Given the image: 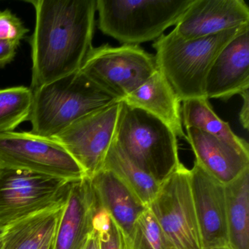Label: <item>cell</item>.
Returning a JSON list of instances; mask_svg holds the SVG:
<instances>
[{"label":"cell","mask_w":249,"mask_h":249,"mask_svg":"<svg viewBox=\"0 0 249 249\" xmlns=\"http://www.w3.org/2000/svg\"><path fill=\"white\" fill-rule=\"evenodd\" d=\"M100 208L89 178L72 181L50 249H82Z\"/></svg>","instance_id":"obj_13"},{"label":"cell","mask_w":249,"mask_h":249,"mask_svg":"<svg viewBox=\"0 0 249 249\" xmlns=\"http://www.w3.org/2000/svg\"><path fill=\"white\" fill-rule=\"evenodd\" d=\"M200 249H234L230 243L226 244L217 245V246H210V247L202 248Z\"/></svg>","instance_id":"obj_29"},{"label":"cell","mask_w":249,"mask_h":249,"mask_svg":"<svg viewBox=\"0 0 249 249\" xmlns=\"http://www.w3.org/2000/svg\"><path fill=\"white\" fill-rule=\"evenodd\" d=\"M71 183L47 175L0 168V227L6 228L66 200Z\"/></svg>","instance_id":"obj_7"},{"label":"cell","mask_w":249,"mask_h":249,"mask_svg":"<svg viewBox=\"0 0 249 249\" xmlns=\"http://www.w3.org/2000/svg\"><path fill=\"white\" fill-rule=\"evenodd\" d=\"M249 88V24L218 53L205 80L207 98L227 100Z\"/></svg>","instance_id":"obj_14"},{"label":"cell","mask_w":249,"mask_h":249,"mask_svg":"<svg viewBox=\"0 0 249 249\" xmlns=\"http://www.w3.org/2000/svg\"><path fill=\"white\" fill-rule=\"evenodd\" d=\"M114 141L160 184L181 164L177 137L171 129L155 116L123 101Z\"/></svg>","instance_id":"obj_4"},{"label":"cell","mask_w":249,"mask_h":249,"mask_svg":"<svg viewBox=\"0 0 249 249\" xmlns=\"http://www.w3.org/2000/svg\"><path fill=\"white\" fill-rule=\"evenodd\" d=\"M67 199L6 227L2 249H40L56 232Z\"/></svg>","instance_id":"obj_18"},{"label":"cell","mask_w":249,"mask_h":249,"mask_svg":"<svg viewBox=\"0 0 249 249\" xmlns=\"http://www.w3.org/2000/svg\"><path fill=\"white\" fill-rule=\"evenodd\" d=\"M94 229L99 233L100 249H122V234L113 220L110 225Z\"/></svg>","instance_id":"obj_25"},{"label":"cell","mask_w":249,"mask_h":249,"mask_svg":"<svg viewBox=\"0 0 249 249\" xmlns=\"http://www.w3.org/2000/svg\"><path fill=\"white\" fill-rule=\"evenodd\" d=\"M102 169L115 175L145 208L149 207L158 193L160 183L140 168L114 140L107 151Z\"/></svg>","instance_id":"obj_19"},{"label":"cell","mask_w":249,"mask_h":249,"mask_svg":"<svg viewBox=\"0 0 249 249\" xmlns=\"http://www.w3.org/2000/svg\"><path fill=\"white\" fill-rule=\"evenodd\" d=\"M5 228L0 227V249H2V240H3L4 235H5Z\"/></svg>","instance_id":"obj_30"},{"label":"cell","mask_w":249,"mask_h":249,"mask_svg":"<svg viewBox=\"0 0 249 249\" xmlns=\"http://www.w3.org/2000/svg\"><path fill=\"white\" fill-rule=\"evenodd\" d=\"M30 132L52 138L81 118L115 102L81 71L33 91Z\"/></svg>","instance_id":"obj_3"},{"label":"cell","mask_w":249,"mask_h":249,"mask_svg":"<svg viewBox=\"0 0 249 249\" xmlns=\"http://www.w3.org/2000/svg\"><path fill=\"white\" fill-rule=\"evenodd\" d=\"M117 101H123L157 71L155 58L138 46L91 48L79 70Z\"/></svg>","instance_id":"obj_6"},{"label":"cell","mask_w":249,"mask_h":249,"mask_svg":"<svg viewBox=\"0 0 249 249\" xmlns=\"http://www.w3.org/2000/svg\"><path fill=\"white\" fill-rule=\"evenodd\" d=\"M0 168L25 170L71 182L86 176L60 144L32 132L0 134Z\"/></svg>","instance_id":"obj_8"},{"label":"cell","mask_w":249,"mask_h":249,"mask_svg":"<svg viewBox=\"0 0 249 249\" xmlns=\"http://www.w3.org/2000/svg\"><path fill=\"white\" fill-rule=\"evenodd\" d=\"M123 102L155 116L167 125L176 137L186 138L182 123L180 101L158 69Z\"/></svg>","instance_id":"obj_16"},{"label":"cell","mask_w":249,"mask_h":249,"mask_svg":"<svg viewBox=\"0 0 249 249\" xmlns=\"http://www.w3.org/2000/svg\"><path fill=\"white\" fill-rule=\"evenodd\" d=\"M29 29L10 10L0 11V43H21Z\"/></svg>","instance_id":"obj_24"},{"label":"cell","mask_w":249,"mask_h":249,"mask_svg":"<svg viewBox=\"0 0 249 249\" xmlns=\"http://www.w3.org/2000/svg\"><path fill=\"white\" fill-rule=\"evenodd\" d=\"M246 24H249V8L243 0H194L173 32L191 40Z\"/></svg>","instance_id":"obj_12"},{"label":"cell","mask_w":249,"mask_h":249,"mask_svg":"<svg viewBox=\"0 0 249 249\" xmlns=\"http://www.w3.org/2000/svg\"><path fill=\"white\" fill-rule=\"evenodd\" d=\"M148 208L172 249H202L190 173L182 163L160 184Z\"/></svg>","instance_id":"obj_9"},{"label":"cell","mask_w":249,"mask_h":249,"mask_svg":"<svg viewBox=\"0 0 249 249\" xmlns=\"http://www.w3.org/2000/svg\"><path fill=\"white\" fill-rule=\"evenodd\" d=\"M82 249H100L99 233L94 229Z\"/></svg>","instance_id":"obj_28"},{"label":"cell","mask_w":249,"mask_h":249,"mask_svg":"<svg viewBox=\"0 0 249 249\" xmlns=\"http://www.w3.org/2000/svg\"><path fill=\"white\" fill-rule=\"evenodd\" d=\"M122 101L102 107L52 138L73 157L87 177L92 178L103 167L113 140Z\"/></svg>","instance_id":"obj_10"},{"label":"cell","mask_w":249,"mask_h":249,"mask_svg":"<svg viewBox=\"0 0 249 249\" xmlns=\"http://www.w3.org/2000/svg\"><path fill=\"white\" fill-rule=\"evenodd\" d=\"M19 43H0V68L11 63L17 54Z\"/></svg>","instance_id":"obj_26"},{"label":"cell","mask_w":249,"mask_h":249,"mask_svg":"<svg viewBox=\"0 0 249 249\" xmlns=\"http://www.w3.org/2000/svg\"><path fill=\"white\" fill-rule=\"evenodd\" d=\"M34 93L27 87L0 89V134L14 132L29 121Z\"/></svg>","instance_id":"obj_22"},{"label":"cell","mask_w":249,"mask_h":249,"mask_svg":"<svg viewBox=\"0 0 249 249\" xmlns=\"http://www.w3.org/2000/svg\"><path fill=\"white\" fill-rule=\"evenodd\" d=\"M32 89L78 71L92 46L97 0H31Z\"/></svg>","instance_id":"obj_1"},{"label":"cell","mask_w":249,"mask_h":249,"mask_svg":"<svg viewBox=\"0 0 249 249\" xmlns=\"http://www.w3.org/2000/svg\"><path fill=\"white\" fill-rule=\"evenodd\" d=\"M182 103V123L186 129L192 127L199 129L249 155L248 142L235 135L229 124L215 114L208 98L189 99Z\"/></svg>","instance_id":"obj_21"},{"label":"cell","mask_w":249,"mask_h":249,"mask_svg":"<svg viewBox=\"0 0 249 249\" xmlns=\"http://www.w3.org/2000/svg\"><path fill=\"white\" fill-rule=\"evenodd\" d=\"M194 0H97L98 27L123 45L157 40Z\"/></svg>","instance_id":"obj_5"},{"label":"cell","mask_w":249,"mask_h":249,"mask_svg":"<svg viewBox=\"0 0 249 249\" xmlns=\"http://www.w3.org/2000/svg\"><path fill=\"white\" fill-rule=\"evenodd\" d=\"M243 98V105L239 113V120L245 129H249V89L240 94Z\"/></svg>","instance_id":"obj_27"},{"label":"cell","mask_w":249,"mask_h":249,"mask_svg":"<svg viewBox=\"0 0 249 249\" xmlns=\"http://www.w3.org/2000/svg\"><path fill=\"white\" fill-rule=\"evenodd\" d=\"M186 130L195 161L223 184L232 181L249 168L248 154L199 129L190 127Z\"/></svg>","instance_id":"obj_15"},{"label":"cell","mask_w":249,"mask_h":249,"mask_svg":"<svg viewBox=\"0 0 249 249\" xmlns=\"http://www.w3.org/2000/svg\"><path fill=\"white\" fill-rule=\"evenodd\" d=\"M189 173L202 248L229 243L224 185L195 161Z\"/></svg>","instance_id":"obj_11"},{"label":"cell","mask_w":249,"mask_h":249,"mask_svg":"<svg viewBox=\"0 0 249 249\" xmlns=\"http://www.w3.org/2000/svg\"><path fill=\"white\" fill-rule=\"evenodd\" d=\"M90 179L100 207L108 213L122 237L129 235L137 218L147 208L111 172L101 169Z\"/></svg>","instance_id":"obj_17"},{"label":"cell","mask_w":249,"mask_h":249,"mask_svg":"<svg viewBox=\"0 0 249 249\" xmlns=\"http://www.w3.org/2000/svg\"><path fill=\"white\" fill-rule=\"evenodd\" d=\"M246 25L191 40L181 38L171 31L155 40L153 47L156 51L157 69L180 102L206 97L205 80L213 62L223 48Z\"/></svg>","instance_id":"obj_2"},{"label":"cell","mask_w":249,"mask_h":249,"mask_svg":"<svg viewBox=\"0 0 249 249\" xmlns=\"http://www.w3.org/2000/svg\"><path fill=\"white\" fill-rule=\"evenodd\" d=\"M224 188L229 243L249 249V168Z\"/></svg>","instance_id":"obj_20"},{"label":"cell","mask_w":249,"mask_h":249,"mask_svg":"<svg viewBox=\"0 0 249 249\" xmlns=\"http://www.w3.org/2000/svg\"><path fill=\"white\" fill-rule=\"evenodd\" d=\"M122 249H172L149 208L137 218L129 235L122 237Z\"/></svg>","instance_id":"obj_23"}]
</instances>
